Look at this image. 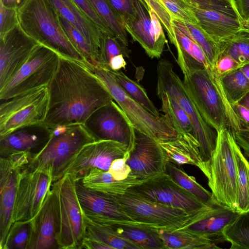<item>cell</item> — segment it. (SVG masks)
<instances>
[{"label": "cell", "instance_id": "obj_1", "mask_svg": "<svg viewBox=\"0 0 249 249\" xmlns=\"http://www.w3.org/2000/svg\"><path fill=\"white\" fill-rule=\"evenodd\" d=\"M48 87L49 100L44 124L50 128L84 124L97 109L114 100L86 64L62 56Z\"/></svg>", "mask_w": 249, "mask_h": 249}, {"label": "cell", "instance_id": "obj_2", "mask_svg": "<svg viewBox=\"0 0 249 249\" xmlns=\"http://www.w3.org/2000/svg\"><path fill=\"white\" fill-rule=\"evenodd\" d=\"M185 91L206 122L216 131L227 128L233 134L242 129L224 92L215 67L195 68L178 63Z\"/></svg>", "mask_w": 249, "mask_h": 249}, {"label": "cell", "instance_id": "obj_3", "mask_svg": "<svg viewBox=\"0 0 249 249\" xmlns=\"http://www.w3.org/2000/svg\"><path fill=\"white\" fill-rule=\"evenodd\" d=\"M17 12L21 29L39 44L60 56L87 64L66 36L59 14L50 0H28Z\"/></svg>", "mask_w": 249, "mask_h": 249}, {"label": "cell", "instance_id": "obj_4", "mask_svg": "<svg viewBox=\"0 0 249 249\" xmlns=\"http://www.w3.org/2000/svg\"><path fill=\"white\" fill-rule=\"evenodd\" d=\"M112 196L134 222L142 226L170 231L187 227L204 215L214 204L198 212H189L143 198L128 191Z\"/></svg>", "mask_w": 249, "mask_h": 249}, {"label": "cell", "instance_id": "obj_5", "mask_svg": "<svg viewBox=\"0 0 249 249\" xmlns=\"http://www.w3.org/2000/svg\"><path fill=\"white\" fill-rule=\"evenodd\" d=\"M52 129L51 138L45 147L30 159L26 167L31 170H49L53 182L71 158L85 144L95 141L84 124L57 125Z\"/></svg>", "mask_w": 249, "mask_h": 249}, {"label": "cell", "instance_id": "obj_6", "mask_svg": "<svg viewBox=\"0 0 249 249\" xmlns=\"http://www.w3.org/2000/svg\"><path fill=\"white\" fill-rule=\"evenodd\" d=\"M157 93L167 92L179 105L188 116L193 127V134L200 146L203 160L211 165L216 142V131L200 115L185 91L183 80L173 70V64L162 59L157 67Z\"/></svg>", "mask_w": 249, "mask_h": 249}, {"label": "cell", "instance_id": "obj_7", "mask_svg": "<svg viewBox=\"0 0 249 249\" xmlns=\"http://www.w3.org/2000/svg\"><path fill=\"white\" fill-rule=\"evenodd\" d=\"M76 180L73 175L68 173L51 186L58 217L56 238L59 249H80L85 236L84 212L76 193Z\"/></svg>", "mask_w": 249, "mask_h": 249}, {"label": "cell", "instance_id": "obj_8", "mask_svg": "<svg viewBox=\"0 0 249 249\" xmlns=\"http://www.w3.org/2000/svg\"><path fill=\"white\" fill-rule=\"evenodd\" d=\"M216 146L211 161L208 185L212 198L219 204L236 211L238 170L233 133L227 128L216 131Z\"/></svg>", "mask_w": 249, "mask_h": 249}, {"label": "cell", "instance_id": "obj_9", "mask_svg": "<svg viewBox=\"0 0 249 249\" xmlns=\"http://www.w3.org/2000/svg\"><path fill=\"white\" fill-rule=\"evenodd\" d=\"M91 68L104 83L114 101L124 112L136 130L158 142L178 137V133L163 115L156 117L129 97L107 69L99 66Z\"/></svg>", "mask_w": 249, "mask_h": 249}, {"label": "cell", "instance_id": "obj_10", "mask_svg": "<svg viewBox=\"0 0 249 249\" xmlns=\"http://www.w3.org/2000/svg\"><path fill=\"white\" fill-rule=\"evenodd\" d=\"M60 56L39 44L17 73L0 89L4 101L33 89L48 86L57 69Z\"/></svg>", "mask_w": 249, "mask_h": 249}, {"label": "cell", "instance_id": "obj_11", "mask_svg": "<svg viewBox=\"0 0 249 249\" xmlns=\"http://www.w3.org/2000/svg\"><path fill=\"white\" fill-rule=\"evenodd\" d=\"M47 86L3 101L0 105V138L27 125L44 123L49 105Z\"/></svg>", "mask_w": 249, "mask_h": 249}, {"label": "cell", "instance_id": "obj_12", "mask_svg": "<svg viewBox=\"0 0 249 249\" xmlns=\"http://www.w3.org/2000/svg\"><path fill=\"white\" fill-rule=\"evenodd\" d=\"M127 191L143 198L180 208L189 212H196L212 204H206L177 184L166 173L145 179L129 188Z\"/></svg>", "mask_w": 249, "mask_h": 249}, {"label": "cell", "instance_id": "obj_13", "mask_svg": "<svg viewBox=\"0 0 249 249\" xmlns=\"http://www.w3.org/2000/svg\"><path fill=\"white\" fill-rule=\"evenodd\" d=\"M53 183L49 170H31L26 167L20 175L12 213V223L32 220L37 213Z\"/></svg>", "mask_w": 249, "mask_h": 249}, {"label": "cell", "instance_id": "obj_14", "mask_svg": "<svg viewBox=\"0 0 249 249\" xmlns=\"http://www.w3.org/2000/svg\"><path fill=\"white\" fill-rule=\"evenodd\" d=\"M84 125L95 141L107 140L122 142L128 146V151L134 145L135 128L114 100L97 109Z\"/></svg>", "mask_w": 249, "mask_h": 249}, {"label": "cell", "instance_id": "obj_15", "mask_svg": "<svg viewBox=\"0 0 249 249\" xmlns=\"http://www.w3.org/2000/svg\"><path fill=\"white\" fill-rule=\"evenodd\" d=\"M30 155L24 152L0 157V249L13 224L12 213L21 171L29 163Z\"/></svg>", "mask_w": 249, "mask_h": 249}, {"label": "cell", "instance_id": "obj_16", "mask_svg": "<svg viewBox=\"0 0 249 249\" xmlns=\"http://www.w3.org/2000/svg\"><path fill=\"white\" fill-rule=\"evenodd\" d=\"M127 151L126 144L112 140H99L88 143L70 160L59 179L70 173L79 180L94 168L108 171L112 162L124 157Z\"/></svg>", "mask_w": 249, "mask_h": 249}, {"label": "cell", "instance_id": "obj_17", "mask_svg": "<svg viewBox=\"0 0 249 249\" xmlns=\"http://www.w3.org/2000/svg\"><path fill=\"white\" fill-rule=\"evenodd\" d=\"M135 140L128 151L126 163L140 179H147L166 173L167 156L158 142L135 129Z\"/></svg>", "mask_w": 249, "mask_h": 249}, {"label": "cell", "instance_id": "obj_18", "mask_svg": "<svg viewBox=\"0 0 249 249\" xmlns=\"http://www.w3.org/2000/svg\"><path fill=\"white\" fill-rule=\"evenodd\" d=\"M136 18L124 24L125 29L151 58H160L167 40L159 19L151 8H143L140 0H134Z\"/></svg>", "mask_w": 249, "mask_h": 249}, {"label": "cell", "instance_id": "obj_19", "mask_svg": "<svg viewBox=\"0 0 249 249\" xmlns=\"http://www.w3.org/2000/svg\"><path fill=\"white\" fill-rule=\"evenodd\" d=\"M38 44L19 24L0 36V89L17 73Z\"/></svg>", "mask_w": 249, "mask_h": 249}, {"label": "cell", "instance_id": "obj_20", "mask_svg": "<svg viewBox=\"0 0 249 249\" xmlns=\"http://www.w3.org/2000/svg\"><path fill=\"white\" fill-rule=\"evenodd\" d=\"M31 222L32 231L27 249H59L56 238L58 217L51 188L46 194L41 208Z\"/></svg>", "mask_w": 249, "mask_h": 249}, {"label": "cell", "instance_id": "obj_21", "mask_svg": "<svg viewBox=\"0 0 249 249\" xmlns=\"http://www.w3.org/2000/svg\"><path fill=\"white\" fill-rule=\"evenodd\" d=\"M51 134L52 129L44 123L19 128L0 138V157L24 152L31 159L45 147Z\"/></svg>", "mask_w": 249, "mask_h": 249}, {"label": "cell", "instance_id": "obj_22", "mask_svg": "<svg viewBox=\"0 0 249 249\" xmlns=\"http://www.w3.org/2000/svg\"><path fill=\"white\" fill-rule=\"evenodd\" d=\"M76 190L80 204L86 215L139 224L132 220L112 196L88 189L79 180H76Z\"/></svg>", "mask_w": 249, "mask_h": 249}, {"label": "cell", "instance_id": "obj_23", "mask_svg": "<svg viewBox=\"0 0 249 249\" xmlns=\"http://www.w3.org/2000/svg\"><path fill=\"white\" fill-rule=\"evenodd\" d=\"M158 142L165 152L168 160L181 165L196 166L208 180L210 179L211 165L203 160L200 144L193 133H179L175 139Z\"/></svg>", "mask_w": 249, "mask_h": 249}, {"label": "cell", "instance_id": "obj_24", "mask_svg": "<svg viewBox=\"0 0 249 249\" xmlns=\"http://www.w3.org/2000/svg\"><path fill=\"white\" fill-rule=\"evenodd\" d=\"M186 1L197 18L198 25L216 43L245 28L241 20L215 11L202 8L190 0Z\"/></svg>", "mask_w": 249, "mask_h": 249}, {"label": "cell", "instance_id": "obj_25", "mask_svg": "<svg viewBox=\"0 0 249 249\" xmlns=\"http://www.w3.org/2000/svg\"><path fill=\"white\" fill-rule=\"evenodd\" d=\"M88 216L106 224L117 234L134 244L139 249H164L155 228L101 217Z\"/></svg>", "mask_w": 249, "mask_h": 249}, {"label": "cell", "instance_id": "obj_26", "mask_svg": "<svg viewBox=\"0 0 249 249\" xmlns=\"http://www.w3.org/2000/svg\"><path fill=\"white\" fill-rule=\"evenodd\" d=\"M50 0L58 14L82 33L98 54L99 64L102 31L72 0Z\"/></svg>", "mask_w": 249, "mask_h": 249}, {"label": "cell", "instance_id": "obj_27", "mask_svg": "<svg viewBox=\"0 0 249 249\" xmlns=\"http://www.w3.org/2000/svg\"><path fill=\"white\" fill-rule=\"evenodd\" d=\"M239 213L237 211L221 205L215 201L204 215L183 229L208 235L222 243L225 241L222 234L223 229Z\"/></svg>", "mask_w": 249, "mask_h": 249}, {"label": "cell", "instance_id": "obj_28", "mask_svg": "<svg viewBox=\"0 0 249 249\" xmlns=\"http://www.w3.org/2000/svg\"><path fill=\"white\" fill-rule=\"evenodd\" d=\"M164 249H220V242L213 237L196 231L181 229L174 231L155 229Z\"/></svg>", "mask_w": 249, "mask_h": 249}, {"label": "cell", "instance_id": "obj_29", "mask_svg": "<svg viewBox=\"0 0 249 249\" xmlns=\"http://www.w3.org/2000/svg\"><path fill=\"white\" fill-rule=\"evenodd\" d=\"M79 180L88 189L112 196L122 195L131 187L144 180L133 175L126 179L117 180L108 171L97 168L91 169Z\"/></svg>", "mask_w": 249, "mask_h": 249}, {"label": "cell", "instance_id": "obj_30", "mask_svg": "<svg viewBox=\"0 0 249 249\" xmlns=\"http://www.w3.org/2000/svg\"><path fill=\"white\" fill-rule=\"evenodd\" d=\"M174 29L176 39L174 46L178 52L177 61L196 68L207 69L212 67L198 45L174 24Z\"/></svg>", "mask_w": 249, "mask_h": 249}, {"label": "cell", "instance_id": "obj_31", "mask_svg": "<svg viewBox=\"0 0 249 249\" xmlns=\"http://www.w3.org/2000/svg\"><path fill=\"white\" fill-rule=\"evenodd\" d=\"M84 218L86 228L85 237L105 244L112 249H139L134 244L119 236L106 224L91 219L84 213Z\"/></svg>", "mask_w": 249, "mask_h": 249}, {"label": "cell", "instance_id": "obj_32", "mask_svg": "<svg viewBox=\"0 0 249 249\" xmlns=\"http://www.w3.org/2000/svg\"><path fill=\"white\" fill-rule=\"evenodd\" d=\"M219 56L233 59L240 68L249 63V29L245 28L236 34L217 42Z\"/></svg>", "mask_w": 249, "mask_h": 249}, {"label": "cell", "instance_id": "obj_33", "mask_svg": "<svg viewBox=\"0 0 249 249\" xmlns=\"http://www.w3.org/2000/svg\"><path fill=\"white\" fill-rule=\"evenodd\" d=\"M173 24L201 48L211 66L215 67L219 54L216 43L198 24L173 20Z\"/></svg>", "mask_w": 249, "mask_h": 249}, {"label": "cell", "instance_id": "obj_34", "mask_svg": "<svg viewBox=\"0 0 249 249\" xmlns=\"http://www.w3.org/2000/svg\"><path fill=\"white\" fill-rule=\"evenodd\" d=\"M157 95L161 101L163 116L178 134L193 133L191 122L178 103L166 92L158 93Z\"/></svg>", "mask_w": 249, "mask_h": 249}, {"label": "cell", "instance_id": "obj_35", "mask_svg": "<svg viewBox=\"0 0 249 249\" xmlns=\"http://www.w3.org/2000/svg\"><path fill=\"white\" fill-rule=\"evenodd\" d=\"M166 173L179 186L189 192L203 203H211L212 193L199 184L193 176L188 175L182 168L181 165L168 160L166 164Z\"/></svg>", "mask_w": 249, "mask_h": 249}, {"label": "cell", "instance_id": "obj_36", "mask_svg": "<svg viewBox=\"0 0 249 249\" xmlns=\"http://www.w3.org/2000/svg\"><path fill=\"white\" fill-rule=\"evenodd\" d=\"M233 147L238 170L236 211L240 213L249 210V161L236 141Z\"/></svg>", "mask_w": 249, "mask_h": 249}, {"label": "cell", "instance_id": "obj_37", "mask_svg": "<svg viewBox=\"0 0 249 249\" xmlns=\"http://www.w3.org/2000/svg\"><path fill=\"white\" fill-rule=\"evenodd\" d=\"M222 234L231 243V249H249V210L240 213L223 229Z\"/></svg>", "mask_w": 249, "mask_h": 249}, {"label": "cell", "instance_id": "obj_38", "mask_svg": "<svg viewBox=\"0 0 249 249\" xmlns=\"http://www.w3.org/2000/svg\"><path fill=\"white\" fill-rule=\"evenodd\" d=\"M107 70L113 75L118 85L129 97L156 117H161L159 110L148 97L145 90L141 85L127 77L121 70L114 71Z\"/></svg>", "mask_w": 249, "mask_h": 249}, {"label": "cell", "instance_id": "obj_39", "mask_svg": "<svg viewBox=\"0 0 249 249\" xmlns=\"http://www.w3.org/2000/svg\"><path fill=\"white\" fill-rule=\"evenodd\" d=\"M220 77L224 92L231 106L238 103L249 92V79L240 68Z\"/></svg>", "mask_w": 249, "mask_h": 249}, {"label": "cell", "instance_id": "obj_40", "mask_svg": "<svg viewBox=\"0 0 249 249\" xmlns=\"http://www.w3.org/2000/svg\"><path fill=\"white\" fill-rule=\"evenodd\" d=\"M63 30L69 40L85 59L89 68L99 65V56L82 33L59 14Z\"/></svg>", "mask_w": 249, "mask_h": 249}, {"label": "cell", "instance_id": "obj_41", "mask_svg": "<svg viewBox=\"0 0 249 249\" xmlns=\"http://www.w3.org/2000/svg\"><path fill=\"white\" fill-rule=\"evenodd\" d=\"M97 14L104 21L114 36L128 46L127 32L107 0H88Z\"/></svg>", "mask_w": 249, "mask_h": 249}, {"label": "cell", "instance_id": "obj_42", "mask_svg": "<svg viewBox=\"0 0 249 249\" xmlns=\"http://www.w3.org/2000/svg\"><path fill=\"white\" fill-rule=\"evenodd\" d=\"M131 52L126 45L116 37L103 33L100 40L99 67L107 68L111 59L123 55L128 58Z\"/></svg>", "mask_w": 249, "mask_h": 249}, {"label": "cell", "instance_id": "obj_43", "mask_svg": "<svg viewBox=\"0 0 249 249\" xmlns=\"http://www.w3.org/2000/svg\"><path fill=\"white\" fill-rule=\"evenodd\" d=\"M32 231L31 220L14 222L2 249H27Z\"/></svg>", "mask_w": 249, "mask_h": 249}, {"label": "cell", "instance_id": "obj_44", "mask_svg": "<svg viewBox=\"0 0 249 249\" xmlns=\"http://www.w3.org/2000/svg\"><path fill=\"white\" fill-rule=\"evenodd\" d=\"M169 13L172 20L191 24H198L194 13L186 0H160Z\"/></svg>", "mask_w": 249, "mask_h": 249}, {"label": "cell", "instance_id": "obj_45", "mask_svg": "<svg viewBox=\"0 0 249 249\" xmlns=\"http://www.w3.org/2000/svg\"><path fill=\"white\" fill-rule=\"evenodd\" d=\"M144 8L148 11V7L151 8L162 24L168 34L171 43L175 45L176 36L173 20L160 0H140Z\"/></svg>", "mask_w": 249, "mask_h": 249}, {"label": "cell", "instance_id": "obj_46", "mask_svg": "<svg viewBox=\"0 0 249 249\" xmlns=\"http://www.w3.org/2000/svg\"><path fill=\"white\" fill-rule=\"evenodd\" d=\"M199 7L220 12L226 16L242 21L234 0H189Z\"/></svg>", "mask_w": 249, "mask_h": 249}, {"label": "cell", "instance_id": "obj_47", "mask_svg": "<svg viewBox=\"0 0 249 249\" xmlns=\"http://www.w3.org/2000/svg\"><path fill=\"white\" fill-rule=\"evenodd\" d=\"M107 0L124 25L136 18L134 0Z\"/></svg>", "mask_w": 249, "mask_h": 249}, {"label": "cell", "instance_id": "obj_48", "mask_svg": "<svg viewBox=\"0 0 249 249\" xmlns=\"http://www.w3.org/2000/svg\"><path fill=\"white\" fill-rule=\"evenodd\" d=\"M19 24L17 9L8 8L0 3V36Z\"/></svg>", "mask_w": 249, "mask_h": 249}, {"label": "cell", "instance_id": "obj_49", "mask_svg": "<svg viewBox=\"0 0 249 249\" xmlns=\"http://www.w3.org/2000/svg\"><path fill=\"white\" fill-rule=\"evenodd\" d=\"M128 155L127 151L124 157L116 159L112 162L108 171L115 179L123 180L133 175L131 168L126 163Z\"/></svg>", "mask_w": 249, "mask_h": 249}, {"label": "cell", "instance_id": "obj_50", "mask_svg": "<svg viewBox=\"0 0 249 249\" xmlns=\"http://www.w3.org/2000/svg\"><path fill=\"white\" fill-rule=\"evenodd\" d=\"M72 0L96 24L103 33L115 36L106 24L97 14L88 0Z\"/></svg>", "mask_w": 249, "mask_h": 249}, {"label": "cell", "instance_id": "obj_51", "mask_svg": "<svg viewBox=\"0 0 249 249\" xmlns=\"http://www.w3.org/2000/svg\"><path fill=\"white\" fill-rule=\"evenodd\" d=\"M215 67L220 76L240 68L233 59L226 55L220 56L218 58Z\"/></svg>", "mask_w": 249, "mask_h": 249}, {"label": "cell", "instance_id": "obj_52", "mask_svg": "<svg viewBox=\"0 0 249 249\" xmlns=\"http://www.w3.org/2000/svg\"><path fill=\"white\" fill-rule=\"evenodd\" d=\"M234 136L237 143L243 149L244 155L249 158V129H241Z\"/></svg>", "mask_w": 249, "mask_h": 249}, {"label": "cell", "instance_id": "obj_53", "mask_svg": "<svg viewBox=\"0 0 249 249\" xmlns=\"http://www.w3.org/2000/svg\"><path fill=\"white\" fill-rule=\"evenodd\" d=\"M232 107L240 120L241 129H249V109L238 103Z\"/></svg>", "mask_w": 249, "mask_h": 249}, {"label": "cell", "instance_id": "obj_54", "mask_svg": "<svg viewBox=\"0 0 249 249\" xmlns=\"http://www.w3.org/2000/svg\"><path fill=\"white\" fill-rule=\"evenodd\" d=\"M126 62L124 57L123 55H117L111 59L107 68H105L112 71H118L121 69H125Z\"/></svg>", "mask_w": 249, "mask_h": 249}, {"label": "cell", "instance_id": "obj_55", "mask_svg": "<svg viewBox=\"0 0 249 249\" xmlns=\"http://www.w3.org/2000/svg\"><path fill=\"white\" fill-rule=\"evenodd\" d=\"M238 13L243 21L249 18V0H236Z\"/></svg>", "mask_w": 249, "mask_h": 249}, {"label": "cell", "instance_id": "obj_56", "mask_svg": "<svg viewBox=\"0 0 249 249\" xmlns=\"http://www.w3.org/2000/svg\"><path fill=\"white\" fill-rule=\"evenodd\" d=\"M28 0H0V2L4 6L18 9L23 5Z\"/></svg>", "mask_w": 249, "mask_h": 249}, {"label": "cell", "instance_id": "obj_57", "mask_svg": "<svg viewBox=\"0 0 249 249\" xmlns=\"http://www.w3.org/2000/svg\"><path fill=\"white\" fill-rule=\"evenodd\" d=\"M238 103L246 107L249 109V92H248Z\"/></svg>", "mask_w": 249, "mask_h": 249}, {"label": "cell", "instance_id": "obj_58", "mask_svg": "<svg viewBox=\"0 0 249 249\" xmlns=\"http://www.w3.org/2000/svg\"><path fill=\"white\" fill-rule=\"evenodd\" d=\"M240 68L245 76L249 79V63L243 65Z\"/></svg>", "mask_w": 249, "mask_h": 249}, {"label": "cell", "instance_id": "obj_59", "mask_svg": "<svg viewBox=\"0 0 249 249\" xmlns=\"http://www.w3.org/2000/svg\"><path fill=\"white\" fill-rule=\"evenodd\" d=\"M243 24L245 28L249 29V18L243 21Z\"/></svg>", "mask_w": 249, "mask_h": 249}, {"label": "cell", "instance_id": "obj_60", "mask_svg": "<svg viewBox=\"0 0 249 249\" xmlns=\"http://www.w3.org/2000/svg\"></svg>", "mask_w": 249, "mask_h": 249}]
</instances>
